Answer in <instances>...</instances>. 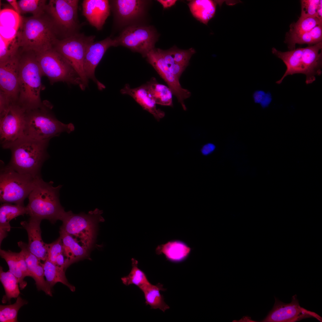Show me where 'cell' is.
<instances>
[{
  "label": "cell",
  "mask_w": 322,
  "mask_h": 322,
  "mask_svg": "<svg viewBox=\"0 0 322 322\" xmlns=\"http://www.w3.org/2000/svg\"><path fill=\"white\" fill-rule=\"evenodd\" d=\"M146 57L148 63L167 84L173 95L177 97L184 110H186L184 100L191 97V93L188 90L182 88L179 79L171 72L160 49H152L147 53Z\"/></svg>",
  "instance_id": "14"
},
{
  "label": "cell",
  "mask_w": 322,
  "mask_h": 322,
  "mask_svg": "<svg viewBox=\"0 0 322 322\" xmlns=\"http://www.w3.org/2000/svg\"><path fill=\"white\" fill-rule=\"evenodd\" d=\"M112 2L116 17L122 21L137 17L142 12L143 7V2L141 0H117Z\"/></svg>",
  "instance_id": "26"
},
{
  "label": "cell",
  "mask_w": 322,
  "mask_h": 322,
  "mask_svg": "<svg viewBox=\"0 0 322 322\" xmlns=\"http://www.w3.org/2000/svg\"><path fill=\"white\" fill-rule=\"evenodd\" d=\"M42 15L21 19L17 34L21 51L42 53L53 49L59 39L50 17Z\"/></svg>",
  "instance_id": "3"
},
{
  "label": "cell",
  "mask_w": 322,
  "mask_h": 322,
  "mask_svg": "<svg viewBox=\"0 0 322 322\" xmlns=\"http://www.w3.org/2000/svg\"><path fill=\"white\" fill-rule=\"evenodd\" d=\"M157 1L162 5L164 9L173 6L177 1L176 0H159Z\"/></svg>",
  "instance_id": "47"
},
{
  "label": "cell",
  "mask_w": 322,
  "mask_h": 322,
  "mask_svg": "<svg viewBox=\"0 0 322 322\" xmlns=\"http://www.w3.org/2000/svg\"><path fill=\"white\" fill-rule=\"evenodd\" d=\"M83 14L89 24L98 30L102 29L109 15L110 6L106 0H84L82 3Z\"/></svg>",
  "instance_id": "19"
},
{
  "label": "cell",
  "mask_w": 322,
  "mask_h": 322,
  "mask_svg": "<svg viewBox=\"0 0 322 322\" xmlns=\"http://www.w3.org/2000/svg\"><path fill=\"white\" fill-rule=\"evenodd\" d=\"M117 46L116 39H112L110 37H108L100 41H94L89 44L87 49L84 60V72L87 78L94 81L100 90L104 89L105 86L95 77V69L107 49L111 47Z\"/></svg>",
  "instance_id": "17"
},
{
  "label": "cell",
  "mask_w": 322,
  "mask_h": 322,
  "mask_svg": "<svg viewBox=\"0 0 322 322\" xmlns=\"http://www.w3.org/2000/svg\"><path fill=\"white\" fill-rule=\"evenodd\" d=\"M192 249L185 242L179 240H172L159 245L156 249V253L163 254L167 260L175 263L186 260Z\"/></svg>",
  "instance_id": "23"
},
{
  "label": "cell",
  "mask_w": 322,
  "mask_h": 322,
  "mask_svg": "<svg viewBox=\"0 0 322 322\" xmlns=\"http://www.w3.org/2000/svg\"><path fill=\"white\" fill-rule=\"evenodd\" d=\"M120 92L132 97L144 110L152 114L157 121H159L164 117L165 112L157 108L156 104L151 97L145 84L131 88L127 84L120 90Z\"/></svg>",
  "instance_id": "22"
},
{
  "label": "cell",
  "mask_w": 322,
  "mask_h": 322,
  "mask_svg": "<svg viewBox=\"0 0 322 322\" xmlns=\"http://www.w3.org/2000/svg\"><path fill=\"white\" fill-rule=\"evenodd\" d=\"M42 76L36 53L30 51L19 52L17 103L26 111L37 108L43 104L40 98Z\"/></svg>",
  "instance_id": "4"
},
{
  "label": "cell",
  "mask_w": 322,
  "mask_h": 322,
  "mask_svg": "<svg viewBox=\"0 0 322 322\" xmlns=\"http://www.w3.org/2000/svg\"><path fill=\"white\" fill-rule=\"evenodd\" d=\"M79 2L78 0H50L47 4L46 10L61 39L80 32Z\"/></svg>",
  "instance_id": "10"
},
{
  "label": "cell",
  "mask_w": 322,
  "mask_h": 322,
  "mask_svg": "<svg viewBox=\"0 0 322 322\" xmlns=\"http://www.w3.org/2000/svg\"><path fill=\"white\" fill-rule=\"evenodd\" d=\"M0 280L5 290L2 302L10 303L12 298H17L20 293L18 287L19 282L17 278L8 270L5 272L2 267H0Z\"/></svg>",
  "instance_id": "31"
},
{
  "label": "cell",
  "mask_w": 322,
  "mask_h": 322,
  "mask_svg": "<svg viewBox=\"0 0 322 322\" xmlns=\"http://www.w3.org/2000/svg\"><path fill=\"white\" fill-rule=\"evenodd\" d=\"M95 38L94 35L87 36L79 32L58 39L53 48L66 59L78 74L82 81L83 90L88 83L84 69V56L87 47L94 41Z\"/></svg>",
  "instance_id": "11"
},
{
  "label": "cell",
  "mask_w": 322,
  "mask_h": 322,
  "mask_svg": "<svg viewBox=\"0 0 322 322\" xmlns=\"http://www.w3.org/2000/svg\"><path fill=\"white\" fill-rule=\"evenodd\" d=\"M160 51L171 72L179 79L196 52L192 48L181 50L175 47L166 50L160 49Z\"/></svg>",
  "instance_id": "20"
},
{
  "label": "cell",
  "mask_w": 322,
  "mask_h": 322,
  "mask_svg": "<svg viewBox=\"0 0 322 322\" xmlns=\"http://www.w3.org/2000/svg\"><path fill=\"white\" fill-rule=\"evenodd\" d=\"M65 257L63 253L60 254L56 258L55 263L56 265L64 270L65 259Z\"/></svg>",
  "instance_id": "46"
},
{
  "label": "cell",
  "mask_w": 322,
  "mask_h": 322,
  "mask_svg": "<svg viewBox=\"0 0 322 322\" xmlns=\"http://www.w3.org/2000/svg\"><path fill=\"white\" fill-rule=\"evenodd\" d=\"M253 98L254 102L260 104L263 108L268 107L272 100L270 93H266L262 90L256 91L253 94Z\"/></svg>",
  "instance_id": "42"
},
{
  "label": "cell",
  "mask_w": 322,
  "mask_h": 322,
  "mask_svg": "<svg viewBox=\"0 0 322 322\" xmlns=\"http://www.w3.org/2000/svg\"><path fill=\"white\" fill-rule=\"evenodd\" d=\"M145 84L151 97L156 104L173 106V94L168 86L159 83L154 77Z\"/></svg>",
  "instance_id": "28"
},
{
  "label": "cell",
  "mask_w": 322,
  "mask_h": 322,
  "mask_svg": "<svg viewBox=\"0 0 322 322\" xmlns=\"http://www.w3.org/2000/svg\"><path fill=\"white\" fill-rule=\"evenodd\" d=\"M63 252L65 257L64 270L72 264L86 258H89L90 250L80 244L71 236L60 230Z\"/></svg>",
  "instance_id": "21"
},
{
  "label": "cell",
  "mask_w": 322,
  "mask_h": 322,
  "mask_svg": "<svg viewBox=\"0 0 322 322\" xmlns=\"http://www.w3.org/2000/svg\"><path fill=\"white\" fill-rule=\"evenodd\" d=\"M52 106L43 103L40 107L26 111L24 136L40 140H50L63 132L69 134L75 130L72 123L65 124L52 113Z\"/></svg>",
  "instance_id": "6"
},
{
  "label": "cell",
  "mask_w": 322,
  "mask_h": 322,
  "mask_svg": "<svg viewBox=\"0 0 322 322\" xmlns=\"http://www.w3.org/2000/svg\"><path fill=\"white\" fill-rule=\"evenodd\" d=\"M215 145L210 143L204 145L202 148L201 151L204 155H207L212 152L215 149Z\"/></svg>",
  "instance_id": "45"
},
{
  "label": "cell",
  "mask_w": 322,
  "mask_h": 322,
  "mask_svg": "<svg viewBox=\"0 0 322 322\" xmlns=\"http://www.w3.org/2000/svg\"><path fill=\"white\" fill-rule=\"evenodd\" d=\"M140 289L143 293L145 304L149 305L151 309H159L164 312L170 308L165 302L163 295L160 293V291L166 290L161 284L158 283L154 285L150 283Z\"/></svg>",
  "instance_id": "27"
},
{
  "label": "cell",
  "mask_w": 322,
  "mask_h": 322,
  "mask_svg": "<svg viewBox=\"0 0 322 322\" xmlns=\"http://www.w3.org/2000/svg\"><path fill=\"white\" fill-rule=\"evenodd\" d=\"M224 1L211 0H191L188 5L193 16L200 22L207 25L208 21L215 16L216 4L218 3L221 5Z\"/></svg>",
  "instance_id": "25"
},
{
  "label": "cell",
  "mask_w": 322,
  "mask_h": 322,
  "mask_svg": "<svg viewBox=\"0 0 322 322\" xmlns=\"http://www.w3.org/2000/svg\"><path fill=\"white\" fill-rule=\"evenodd\" d=\"M53 182H47L42 177L38 178L30 193L29 202L26 207L27 214L30 217L46 219L54 223L62 220L65 213L60 201L59 192L62 187H54Z\"/></svg>",
  "instance_id": "5"
},
{
  "label": "cell",
  "mask_w": 322,
  "mask_h": 322,
  "mask_svg": "<svg viewBox=\"0 0 322 322\" xmlns=\"http://www.w3.org/2000/svg\"><path fill=\"white\" fill-rule=\"evenodd\" d=\"M275 300L272 309L261 322H294L311 318L322 321V317L317 313L300 306L296 295L292 296L289 303H283L275 298Z\"/></svg>",
  "instance_id": "13"
},
{
  "label": "cell",
  "mask_w": 322,
  "mask_h": 322,
  "mask_svg": "<svg viewBox=\"0 0 322 322\" xmlns=\"http://www.w3.org/2000/svg\"><path fill=\"white\" fill-rule=\"evenodd\" d=\"M40 178L19 173L0 160V202L24 205V200Z\"/></svg>",
  "instance_id": "7"
},
{
  "label": "cell",
  "mask_w": 322,
  "mask_h": 322,
  "mask_svg": "<svg viewBox=\"0 0 322 322\" xmlns=\"http://www.w3.org/2000/svg\"><path fill=\"white\" fill-rule=\"evenodd\" d=\"M27 214L26 207L24 205H13L11 203H1L0 207V245L10 230V221L20 216Z\"/></svg>",
  "instance_id": "24"
},
{
  "label": "cell",
  "mask_w": 322,
  "mask_h": 322,
  "mask_svg": "<svg viewBox=\"0 0 322 322\" xmlns=\"http://www.w3.org/2000/svg\"><path fill=\"white\" fill-rule=\"evenodd\" d=\"M19 52L0 62V95L11 103H17L19 93Z\"/></svg>",
  "instance_id": "16"
},
{
  "label": "cell",
  "mask_w": 322,
  "mask_h": 322,
  "mask_svg": "<svg viewBox=\"0 0 322 322\" xmlns=\"http://www.w3.org/2000/svg\"><path fill=\"white\" fill-rule=\"evenodd\" d=\"M18 31L14 29L0 27V37L4 40H10L16 37Z\"/></svg>",
  "instance_id": "43"
},
{
  "label": "cell",
  "mask_w": 322,
  "mask_h": 322,
  "mask_svg": "<svg viewBox=\"0 0 322 322\" xmlns=\"http://www.w3.org/2000/svg\"><path fill=\"white\" fill-rule=\"evenodd\" d=\"M301 13L300 16L316 17L318 18V11L320 7L322 5V0H301Z\"/></svg>",
  "instance_id": "40"
},
{
  "label": "cell",
  "mask_w": 322,
  "mask_h": 322,
  "mask_svg": "<svg viewBox=\"0 0 322 322\" xmlns=\"http://www.w3.org/2000/svg\"><path fill=\"white\" fill-rule=\"evenodd\" d=\"M322 42L284 52L273 48V53L281 59L287 67L282 77L276 83L280 84L287 76L296 74L305 75L306 84L313 83L316 76L321 75L322 73Z\"/></svg>",
  "instance_id": "2"
},
{
  "label": "cell",
  "mask_w": 322,
  "mask_h": 322,
  "mask_svg": "<svg viewBox=\"0 0 322 322\" xmlns=\"http://www.w3.org/2000/svg\"><path fill=\"white\" fill-rule=\"evenodd\" d=\"M102 210L96 208L86 214H78L71 211L66 212L61 221L60 230L71 236L80 244L90 250L95 239L97 225L104 220Z\"/></svg>",
  "instance_id": "8"
},
{
  "label": "cell",
  "mask_w": 322,
  "mask_h": 322,
  "mask_svg": "<svg viewBox=\"0 0 322 322\" xmlns=\"http://www.w3.org/2000/svg\"><path fill=\"white\" fill-rule=\"evenodd\" d=\"M26 111L17 103H14L0 116V143L3 148L8 149L24 136Z\"/></svg>",
  "instance_id": "12"
},
{
  "label": "cell",
  "mask_w": 322,
  "mask_h": 322,
  "mask_svg": "<svg viewBox=\"0 0 322 322\" xmlns=\"http://www.w3.org/2000/svg\"><path fill=\"white\" fill-rule=\"evenodd\" d=\"M49 140H38L23 136L9 147L11 157L7 165L19 173L41 177L42 166L49 157L47 149Z\"/></svg>",
  "instance_id": "1"
},
{
  "label": "cell",
  "mask_w": 322,
  "mask_h": 322,
  "mask_svg": "<svg viewBox=\"0 0 322 322\" xmlns=\"http://www.w3.org/2000/svg\"><path fill=\"white\" fill-rule=\"evenodd\" d=\"M16 301L13 304L0 305V322H18L17 316L19 309L28 302L19 296L16 298Z\"/></svg>",
  "instance_id": "35"
},
{
  "label": "cell",
  "mask_w": 322,
  "mask_h": 322,
  "mask_svg": "<svg viewBox=\"0 0 322 322\" xmlns=\"http://www.w3.org/2000/svg\"><path fill=\"white\" fill-rule=\"evenodd\" d=\"M42 265L46 281L50 288L52 289L56 283L60 282L66 286L72 292L75 291V287L68 281L65 275V271L64 269L59 267L47 259L42 264Z\"/></svg>",
  "instance_id": "29"
},
{
  "label": "cell",
  "mask_w": 322,
  "mask_h": 322,
  "mask_svg": "<svg viewBox=\"0 0 322 322\" xmlns=\"http://www.w3.org/2000/svg\"><path fill=\"white\" fill-rule=\"evenodd\" d=\"M286 37L290 50L295 49L296 44H316L322 42V24L316 26L309 31L297 35H287Z\"/></svg>",
  "instance_id": "30"
},
{
  "label": "cell",
  "mask_w": 322,
  "mask_h": 322,
  "mask_svg": "<svg viewBox=\"0 0 322 322\" xmlns=\"http://www.w3.org/2000/svg\"><path fill=\"white\" fill-rule=\"evenodd\" d=\"M36 54L42 75L47 76L51 84L62 81L68 84L78 85L83 90L82 81L79 75L60 53L53 48Z\"/></svg>",
  "instance_id": "9"
},
{
  "label": "cell",
  "mask_w": 322,
  "mask_h": 322,
  "mask_svg": "<svg viewBox=\"0 0 322 322\" xmlns=\"http://www.w3.org/2000/svg\"><path fill=\"white\" fill-rule=\"evenodd\" d=\"M0 255L1 257L7 263L9 267V270L18 279L21 290L24 289L27 283L24 281L25 277L19 267L16 253L10 250L5 251L0 249Z\"/></svg>",
  "instance_id": "33"
},
{
  "label": "cell",
  "mask_w": 322,
  "mask_h": 322,
  "mask_svg": "<svg viewBox=\"0 0 322 322\" xmlns=\"http://www.w3.org/2000/svg\"><path fill=\"white\" fill-rule=\"evenodd\" d=\"M6 1L13 7L14 10L20 15V12L18 2L15 0H7Z\"/></svg>",
  "instance_id": "48"
},
{
  "label": "cell",
  "mask_w": 322,
  "mask_h": 322,
  "mask_svg": "<svg viewBox=\"0 0 322 322\" xmlns=\"http://www.w3.org/2000/svg\"><path fill=\"white\" fill-rule=\"evenodd\" d=\"M47 253V259L55 264L56 258L60 253L63 252L62 241L60 237L57 240L50 244H45Z\"/></svg>",
  "instance_id": "41"
},
{
  "label": "cell",
  "mask_w": 322,
  "mask_h": 322,
  "mask_svg": "<svg viewBox=\"0 0 322 322\" xmlns=\"http://www.w3.org/2000/svg\"><path fill=\"white\" fill-rule=\"evenodd\" d=\"M321 24H322V21L317 18L300 16L297 22L290 25V31L287 35H297L306 32Z\"/></svg>",
  "instance_id": "36"
},
{
  "label": "cell",
  "mask_w": 322,
  "mask_h": 322,
  "mask_svg": "<svg viewBox=\"0 0 322 322\" xmlns=\"http://www.w3.org/2000/svg\"><path fill=\"white\" fill-rule=\"evenodd\" d=\"M21 18L20 15L13 9L5 8L0 12V27L13 28L18 31Z\"/></svg>",
  "instance_id": "38"
},
{
  "label": "cell",
  "mask_w": 322,
  "mask_h": 322,
  "mask_svg": "<svg viewBox=\"0 0 322 322\" xmlns=\"http://www.w3.org/2000/svg\"><path fill=\"white\" fill-rule=\"evenodd\" d=\"M17 2L20 13H30L33 16H39L46 10V0H21Z\"/></svg>",
  "instance_id": "37"
},
{
  "label": "cell",
  "mask_w": 322,
  "mask_h": 322,
  "mask_svg": "<svg viewBox=\"0 0 322 322\" xmlns=\"http://www.w3.org/2000/svg\"><path fill=\"white\" fill-rule=\"evenodd\" d=\"M40 261L35 257L27 261L26 263L31 277L35 281L38 290H42L47 295L52 296V289L44 279V268Z\"/></svg>",
  "instance_id": "32"
},
{
  "label": "cell",
  "mask_w": 322,
  "mask_h": 322,
  "mask_svg": "<svg viewBox=\"0 0 322 322\" xmlns=\"http://www.w3.org/2000/svg\"><path fill=\"white\" fill-rule=\"evenodd\" d=\"M19 48L17 35L15 38L10 40H4L0 37V62L17 55Z\"/></svg>",
  "instance_id": "39"
},
{
  "label": "cell",
  "mask_w": 322,
  "mask_h": 322,
  "mask_svg": "<svg viewBox=\"0 0 322 322\" xmlns=\"http://www.w3.org/2000/svg\"><path fill=\"white\" fill-rule=\"evenodd\" d=\"M42 220L30 217L27 221H21L20 224L28 234L29 250L39 260L44 261L47 259V253L46 243L43 242L41 236L40 224Z\"/></svg>",
  "instance_id": "18"
},
{
  "label": "cell",
  "mask_w": 322,
  "mask_h": 322,
  "mask_svg": "<svg viewBox=\"0 0 322 322\" xmlns=\"http://www.w3.org/2000/svg\"><path fill=\"white\" fill-rule=\"evenodd\" d=\"M16 255L19 267L24 277L26 276L31 277V275L28 270L22 252L21 251L19 253H16Z\"/></svg>",
  "instance_id": "44"
},
{
  "label": "cell",
  "mask_w": 322,
  "mask_h": 322,
  "mask_svg": "<svg viewBox=\"0 0 322 322\" xmlns=\"http://www.w3.org/2000/svg\"><path fill=\"white\" fill-rule=\"evenodd\" d=\"M131 261V270L128 275L121 278V281L126 286L134 284L140 289L150 283L145 273L138 268V261L134 258Z\"/></svg>",
  "instance_id": "34"
},
{
  "label": "cell",
  "mask_w": 322,
  "mask_h": 322,
  "mask_svg": "<svg viewBox=\"0 0 322 322\" xmlns=\"http://www.w3.org/2000/svg\"><path fill=\"white\" fill-rule=\"evenodd\" d=\"M115 39L118 46L126 47L146 57L154 48L156 38L154 32L150 28L133 26L126 28Z\"/></svg>",
  "instance_id": "15"
}]
</instances>
